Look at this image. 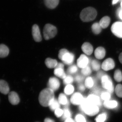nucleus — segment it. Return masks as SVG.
Segmentation results:
<instances>
[{"label": "nucleus", "mask_w": 122, "mask_h": 122, "mask_svg": "<svg viewBox=\"0 0 122 122\" xmlns=\"http://www.w3.org/2000/svg\"><path fill=\"white\" fill-rule=\"evenodd\" d=\"M54 99V92L49 88L42 90L39 95V103L43 107L49 106Z\"/></svg>", "instance_id": "f257e3e1"}, {"label": "nucleus", "mask_w": 122, "mask_h": 122, "mask_svg": "<svg viewBox=\"0 0 122 122\" xmlns=\"http://www.w3.org/2000/svg\"><path fill=\"white\" fill-rule=\"evenodd\" d=\"M79 106L80 110L90 116L96 115L99 111L98 106L89 102L86 98H84L83 102Z\"/></svg>", "instance_id": "f03ea898"}, {"label": "nucleus", "mask_w": 122, "mask_h": 122, "mask_svg": "<svg viewBox=\"0 0 122 122\" xmlns=\"http://www.w3.org/2000/svg\"><path fill=\"white\" fill-rule=\"evenodd\" d=\"M97 15L96 10L92 7H88L83 9L81 12L80 17L83 22H88L93 20Z\"/></svg>", "instance_id": "7ed1b4c3"}, {"label": "nucleus", "mask_w": 122, "mask_h": 122, "mask_svg": "<svg viewBox=\"0 0 122 122\" xmlns=\"http://www.w3.org/2000/svg\"><path fill=\"white\" fill-rule=\"evenodd\" d=\"M58 56L59 59L67 65H71L75 59L74 54L73 53L70 52L65 49H61L59 51Z\"/></svg>", "instance_id": "20e7f679"}, {"label": "nucleus", "mask_w": 122, "mask_h": 122, "mask_svg": "<svg viewBox=\"0 0 122 122\" xmlns=\"http://www.w3.org/2000/svg\"><path fill=\"white\" fill-rule=\"evenodd\" d=\"M57 32L56 26L50 24H46L43 29V35L46 40L52 39L55 37Z\"/></svg>", "instance_id": "39448f33"}, {"label": "nucleus", "mask_w": 122, "mask_h": 122, "mask_svg": "<svg viewBox=\"0 0 122 122\" xmlns=\"http://www.w3.org/2000/svg\"><path fill=\"white\" fill-rule=\"evenodd\" d=\"M102 86L110 93H113L114 87L111 78L108 75H104L101 78Z\"/></svg>", "instance_id": "423d86ee"}, {"label": "nucleus", "mask_w": 122, "mask_h": 122, "mask_svg": "<svg viewBox=\"0 0 122 122\" xmlns=\"http://www.w3.org/2000/svg\"><path fill=\"white\" fill-rule=\"evenodd\" d=\"M111 30L115 36L122 38V22L117 21L114 22L112 26Z\"/></svg>", "instance_id": "0eeeda50"}, {"label": "nucleus", "mask_w": 122, "mask_h": 122, "mask_svg": "<svg viewBox=\"0 0 122 122\" xmlns=\"http://www.w3.org/2000/svg\"><path fill=\"white\" fill-rule=\"evenodd\" d=\"M47 85L48 88L52 90L54 92L59 89L60 82L58 79L55 77H51L49 79Z\"/></svg>", "instance_id": "6e6552de"}, {"label": "nucleus", "mask_w": 122, "mask_h": 122, "mask_svg": "<svg viewBox=\"0 0 122 122\" xmlns=\"http://www.w3.org/2000/svg\"><path fill=\"white\" fill-rule=\"evenodd\" d=\"M84 98L81 94L78 92L75 93L70 99V102L72 104L75 105H80L83 102Z\"/></svg>", "instance_id": "1a4fd4ad"}, {"label": "nucleus", "mask_w": 122, "mask_h": 122, "mask_svg": "<svg viewBox=\"0 0 122 122\" xmlns=\"http://www.w3.org/2000/svg\"><path fill=\"white\" fill-rule=\"evenodd\" d=\"M32 34L35 41L39 42L42 41V37L39 26L36 24L34 25L32 28Z\"/></svg>", "instance_id": "9d476101"}, {"label": "nucleus", "mask_w": 122, "mask_h": 122, "mask_svg": "<svg viewBox=\"0 0 122 122\" xmlns=\"http://www.w3.org/2000/svg\"><path fill=\"white\" fill-rule=\"evenodd\" d=\"M89 59L84 54H81L77 60V66L79 68L83 69L88 66Z\"/></svg>", "instance_id": "9b49d317"}, {"label": "nucleus", "mask_w": 122, "mask_h": 122, "mask_svg": "<svg viewBox=\"0 0 122 122\" xmlns=\"http://www.w3.org/2000/svg\"><path fill=\"white\" fill-rule=\"evenodd\" d=\"M114 61L111 58H108L105 60L103 62L102 68L104 70L107 71L113 69L115 67Z\"/></svg>", "instance_id": "f8f14e48"}, {"label": "nucleus", "mask_w": 122, "mask_h": 122, "mask_svg": "<svg viewBox=\"0 0 122 122\" xmlns=\"http://www.w3.org/2000/svg\"><path fill=\"white\" fill-rule=\"evenodd\" d=\"M9 102L12 105H17L20 102V97L17 93L14 91H11L8 94Z\"/></svg>", "instance_id": "ddd939ff"}, {"label": "nucleus", "mask_w": 122, "mask_h": 122, "mask_svg": "<svg viewBox=\"0 0 122 122\" xmlns=\"http://www.w3.org/2000/svg\"><path fill=\"white\" fill-rule=\"evenodd\" d=\"M86 99L89 102L98 106L101 105V102L100 99L97 95L92 94L86 97Z\"/></svg>", "instance_id": "4468645a"}, {"label": "nucleus", "mask_w": 122, "mask_h": 122, "mask_svg": "<svg viewBox=\"0 0 122 122\" xmlns=\"http://www.w3.org/2000/svg\"><path fill=\"white\" fill-rule=\"evenodd\" d=\"M0 92L5 95L9 93L10 87L8 84L4 80H0Z\"/></svg>", "instance_id": "2eb2a0df"}, {"label": "nucleus", "mask_w": 122, "mask_h": 122, "mask_svg": "<svg viewBox=\"0 0 122 122\" xmlns=\"http://www.w3.org/2000/svg\"><path fill=\"white\" fill-rule=\"evenodd\" d=\"M81 49L85 54L88 55H91L93 50V46L90 43L87 42L83 43L81 46Z\"/></svg>", "instance_id": "dca6fc26"}, {"label": "nucleus", "mask_w": 122, "mask_h": 122, "mask_svg": "<svg viewBox=\"0 0 122 122\" xmlns=\"http://www.w3.org/2000/svg\"><path fill=\"white\" fill-rule=\"evenodd\" d=\"M95 56L97 59H102L104 58L106 55V51L102 47H98L95 51Z\"/></svg>", "instance_id": "f3484780"}, {"label": "nucleus", "mask_w": 122, "mask_h": 122, "mask_svg": "<svg viewBox=\"0 0 122 122\" xmlns=\"http://www.w3.org/2000/svg\"><path fill=\"white\" fill-rule=\"evenodd\" d=\"M45 5L49 9H54L57 7L59 0H44Z\"/></svg>", "instance_id": "a211bd4d"}, {"label": "nucleus", "mask_w": 122, "mask_h": 122, "mask_svg": "<svg viewBox=\"0 0 122 122\" xmlns=\"http://www.w3.org/2000/svg\"><path fill=\"white\" fill-rule=\"evenodd\" d=\"M58 63L56 59H53L50 58H46L45 61L46 66L50 69L55 68Z\"/></svg>", "instance_id": "6ab92c4d"}, {"label": "nucleus", "mask_w": 122, "mask_h": 122, "mask_svg": "<svg viewBox=\"0 0 122 122\" xmlns=\"http://www.w3.org/2000/svg\"><path fill=\"white\" fill-rule=\"evenodd\" d=\"M9 53V48L4 44L0 45V58H5L7 56Z\"/></svg>", "instance_id": "aec40b11"}, {"label": "nucleus", "mask_w": 122, "mask_h": 122, "mask_svg": "<svg viewBox=\"0 0 122 122\" xmlns=\"http://www.w3.org/2000/svg\"><path fill=\"white\" fill-rule=\"evenodd\" d=\"M110 21V18L107 16H105L101 19L99 21V24L102 28L106 29L109 26Z\"/></svg>", "instance_id": "412c9836"}, {"label": "nucleus", "mask_w": 122, "mask_h": 122, "mask_svg": "<svg viewBox=\"0 0 122 122\" xmlns=\"http://www.w3.org/2000/svg\"><path fill=\"white\" fill-rule=\"evenodd\" d=\"M103 105L107 108L113 109L117 107L118 106V103L115 100H107L104 102Z\"/></svg>", "instance_id": "4be33fe9"}, {"label": "nucleus", "mask_w": 122, "mask_h": 122, "mask_svg": "<svg viewBox=\"0 0 122 122\" xmlns=\"http://www.w3.org/2000/svg\"><path fill=\"white\" fill-rule=\"evenodd\" d=\"M54 74L55 76L63 79L65 78L66 76L64 69L62 68H55Z\"/></svg>", "instance_id": "5701e85b"}, {"label": "nucleus", "mask_w": 122, "mask_h": 122, "mask_svg": "<svg viewBox=\"0 0 122 122\" xmlns=\"http://www.w3.org/2000/svg\"><path fill=\"white\" fill-rule=\"evenodd\" d=\"M58 101L60 104L66 106L69 104V102L65 94L61 93L58 97Z\"/></svg>", "instance_id": "b1692460"}, {"label": "nucleus", "mask_w": 122, "mask_h": 122, "mask_svg": "<svg viewBox=\"0 0 122 122\" xmlns=\"http://www.w3.org/2000/svg\"><path fill=\"white\" fill-rule=\"evenodd\" d=\"M92 32L95 34L97 35L101 33L102 30V28L99 25V23H94L92 26Z\"/></svg>", "instance_id": "393cba45"}, {"label": "nucleus", "mask_w": 122, "mask_h": 122, "mask_svg": "<svg viewBox=\"0 0 122 122\" xmlns=\"http://www.w3.org/2000/svg\"><path fill=\"white\" fill-rule=\"evenodd\" d=\"M49 107L52 111H54L56 109L60 108V104L58 100H57L55 98Z\"/></svg>", "instance_id": "a878e982"}, {"label": "nucleus", "mask_w": 122, "mask_h": 122, "mask_svg": "<svg viewBox=\"0 0 122 122\" xmlns=\"http://www.w3.org/2000/svg\"><path fill=\"white\" fill-rule=\"evenodd\" d=\"M63 110V115L61 116L62 119L65 120L69 118H71L72 114L68 107H65Z\"/></svg>", "instance_id": "bb28decb"}, {"label": "nucleus", "mask_w": 122, "mask_h": 122, "mask_svg": "<svg viewBox=\"0 0 122 122\" xmlns=\"http://www.w3.org/2000/svg\"><path fill=\"white\" fill-rule=\"evenodd\" d=\"M77 66L76 65H71L70 66L66 71L68 74L72 75L76 73L78 70Z\"/></svg>", "instance_id": "cd10ccee"}, {"label": "nucleus", "mask_w": 122, "mask_h": 122, "mask_svg": "<svg viewBox=\"0 0 122 122\" xmlns=\"http://www.w3.org/2000/svg\"><path fill=\"white\" fill-rule=\"evenodd\" d=\"M94 82L93 80L91 77H88L86 78L85 81V86L88 89H91L93 86Z\"/></svg>", "instance_id": "c85d7f7f"}, {"label": "nucleus", "mask_w": 122, "mask_h": 122, "mask_svg": "<svg viewBox=\"0 0 122 122\" xmlns=\"http://www.w3.org/2000/svg\"><path fill=\"white\" fill-rule=\"evenodd\" d=\"M74 91V87L72 85H66L64 90V93L67 95L72 94L73 93Z\"/></svg>", "instance_id": "c756f323"}, {"label": "nucleus", "mask_w": 122, "mask_h": 122, "mask_svg": "<svg viewBox=\"0 0 122 122\" xmlns=\"http://www.w3.org/2000/svg\"><path fill=\"white\" fill-rule=\"evenodd\" d=\"M74 78L71 75H67L65 78L63 79V83L64 85H71L74 81Z\"/></svg>", "instance_id": "7c9ffc66"}, {"label": "nucleus", "mask_w": 122, "mask_h": 122, "mask_svg": "<svg viewBox=\"0 0 122 122\" xmlns=\"http://www.w3.org/2000/svg\"><path fill=\"white\" fill-rule=\"evenodd\" d=\"M114 78L118 82L122 81V73L120 70L117 69L115 71L114 74Z\"/></svg>", "instance_id": "2f4dec72"}, {"label": "nucleus", "mask_w": 122, "mask_h": 122, "mask_svg": "<svg viewBox=\"0 0 122 122\" xmlns=\"http://www.w3.org/2000/svg\"><path fill=\"white\" fill-rule=\"evenodd\" d=\"M91 66L92 69L95 71H98L101 67L99 62L96 60H93L92 61Z\"/></svg>", "instance_id": "473e14b6"}, {"label": "nucleus", "mask_w": 122, "mask_h": 122, "mask_svg": "<svg viewBox=\"0 0 122 122\" xmlns=\"http://www.w3.org/2000/svg\"><path fill=\"white\" fill-rule=\"evenodd\" d=\"M82 74L84 76H88L91 74L92 70L90 67L87 66L86 67L82 69L81 70Z\"/></svg>", "instance_id": "72a5a7b5"}, {"label": "nucleus", "mask_w": 122, "mask_h": 122, "mask_svg": "<svg viewBox=\"0 0 122 122\" xmlns=\"http://www.w3.org/2000/svg\"><path fill=\"white\" fill-rule=\"evenodd\" d=\"M115 92L118 97L122 98V85L120 84L117 85L116 87Z\"/></svg>", "instance_id": "f704fd0d"}, {"label": "nucleus", "mask_w": 122, "mask_h": 122, "mask_svg": "<svg viewBox=\"0 0 122 122\" xmlns=\"http://www.w3.org/2000/svg\"><path fill=\"white\" fill-rule=\"evenodd\" d=\"M107 117L106 114L105 113L100 114L96 118V122H105L106 119Z\"/></svg>", "instance_id": "c9c22d12"}, {"label": "nucleus", "mask_w": 122, "mask_h": 122, "mask_svg": "<svg viewBox=\"0 0 122 122\" xmlns=\"http://www.w3.org/2000/svg\"><path fill=\"white\" fill-rule=\"evenodd\" d=\"M100 97L103 100H105V101L110 100L111 97L110 93L108 92H103L101 94Z\"/></svg>", "instance_id": "e433bc0d"}, {"label": "nucleus", "mask_w": 122, "mask_h": 122, "mask_svg": "<svg viewBox=\"0 0 122 122\" xmlns=\"http://www.w3.org/2000/svg\"><path fill=\"white\" fill-rule=\"evenodd\" d=\"M85 79L84 76L82 75L77 74L75 76L74 78V81L77 82L81 83Z\"/></svg>", "instance_id": "4c0bfd02"}, {"label": "nucleus", "mask_w": 122, "mask_h": 122, "mask_svg": "<svg viewBox=\"0 0 122 122\" xmlns=\"http://www.w3.org/2000/svg\"><path fill=\"white\" fill-rule=\"evenodd\" d=\"M76 122H86V119L83 115L81 114H78L75 117Z\"/></svg>", "instance_id": "58836bf2"}, {"label": "nucleus", "mask_w": 122, "mask_h": 122, "mask_svg": "<svg viewBox=\"0 0 122 122\" xmlns=\"http://www.w3.org/2000/svg\"><path fill=\"white\" fill-rule=\"evenodd\" d=\"M63 110L61 109L60 108L56 109L54 111L55 114L57 117H61L63 115Z\"/></svg>", "instance_id": "ea45409f"}, {"label": "nucleus", "mask_w": 122, "mask_h": 122, "mask_svg": "<svg viewBox=\"0 0 122 122\" xmlns=\"http://www.w3.org/2000/svg\"><path fill=\"white\" fill-rule=\"evenodd\" d=\"M85 85H83V84H81L79 85L78 86V89L81 92L84 91L85 90V87H86Z\"/></svg>", "instance_id": "a19ab883"}, {"label": "nucleus", "mask_w": 122, "mask_h": 122, "mask_svg": "<svg viewBox=\"0 0 122 122\" xmlns=\"http://www.w3.org/2000/svg\"><path fill=\"white\" fill-rule=\"evenodd\" d=\"M93 94L95 95H97L99 94L100 93L101 91L100 89L98 88H95L93 90Z\"/></svg>", "instance_id": "79ce46f5"}, {"label": "nucleus", "mask_w": 122, "mask_h": 122, "mask_svg": "<svg viewBox=\"0 0 122 122\" xmlns=\"http://www.w3.org/2000/svg\"><path fill=\"white\" fill-rule=\"evenodd\" d=\"M64 64L63 63L59 62V63H58L57 65L55 68H62V69H64Z\"/></svg>", "instance_id": "37998d69"}, {"label": "nucleus", "mask_w": 122, "mask_h": 122, "mask_svg": "<svg viewBox=\"0 0 122 122\" xmlns=\"http://www.w3.org/2000/svg\"><path fill=\"white\" fill-rule=\"evenodd\" d=\"M104 75L103 72L102 71H99L97 74V76L99 79H101L102 77Z\"/></svg>", "instance_id": "c03bdc74"}, {"label": "nucleus", "mask_w": 122, "mask_h": 122, "mask_svg": "<svg viewBox=\"0 0 122 122\" xmlns=\"http://www.w3.org/2000/svg\"><path fill=\"white\" fill-rule=\"evenodd\" d=\"M118 16L122 20V9L119 10V11L118 12Z\"/></svg>", "instance_id": "a18cd8bd"}, {"label": "nucleus", "mask_w": 122, "mask_h": 122, "mask_svg": "<svg viewBox=\"0 0 122 122\" xmlns=\"http://www.w3.org/2000/svg\"><path fill=\"white\" fill-rule=\"evenodd\" d=\"M44 122H55L54 120L50 118H46L44 120Z\"/></svg>", "instance_id": "49530a36"}, {"label": "nucleus", "mask_w": 122, "mask_h": 122, "mask_svg": "<svg viewBox=\"0 0 122 122\" xmlns=\"http://www.w3.org/2000/svg\"><path fill=\"white\" fill-rule=\"evenodd\" d=\"M64 122H75L71 118H70L65 120Z\"/></svg>", "instance_id": "de8ad7c7"}, {"label": "nucleus", "mask_w": 122, "mask_h": 122, "mask_svg": "<svg viewBox=\"0 0 122 122\" xmlns=\"http://www.w3.org/2000/svg\"><path fill=\"white\" fill-rule=\"evenodd\" d=\"M119 59L120 62L122 64V52L119 55Z\"/></svg>", "instance_id": "09e8293b"}, {"label": "nucleus", "mask_w": 122, "mask_h": 122, "mask_svg": "<svg viewBox=\"0 0 122 122\" xmlns=\"http://www.w3.org/2000/svg\"><path fill=\"white\" fill-rule=\"evenodd\" d=\"M119 1V0H113L112 4L113 5L116 4Z\"/></svg>", "instance_id": "8fccbe9b"}, {"label": "nucleus", "mask_w": 122, "mask_h": 122, "mask_svg": "<svg viewBox=\"0 0 122 122\" xmlns=\"http://www.w3.org/2000/svg\"><path fill=\"white\" fill-rule=\"evenodd\" d=\"M121 7H122V2H121Z\"/></svg>", "instance_id": "3c124183"}]
</instances>
